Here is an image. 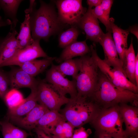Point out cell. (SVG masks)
<instances>
[{"label":"cell","mask_w":138,"mask_h":138,"mask_svg":"<svg viewBox=\"0 0 138 138\" xmlns=\"http://www.w3.org/2000/svg\"><path fill=\"white\" fill-rule=\"evenodd\" d=\"M9 81L8 74L0 70V98L3 100L9 90Z\"/></svg>","instance_id":"29"},{"label":"cell","mask_w":138,"mask_h":138,"mask_svg":"<svg viewBox=\"0 0 138 138\" xmlns=\"http://www.w3.org/2000/svg\"><path fill=\"white\" fill-rule=\"evenodd\" d=\"M37 87L31 89L29 95L24 98L22 102L16 108L8 110V117L10 120L24 117L38 104L37 97Z\"/></svg>","instance_id":"15"},{"label":"cell","mask_w":138,"mask_h":138,"mask_svg":"<svg viewBox=\"0 0 138 138\" xmlns=\"http://www.w3.org/2000/svg\"><path fill=\"white\" fill-rule=\"evenodd\" d=\"M4 38L2 39L0 38V47L2 43V42L4 39Z\"/></svg>","instance_id":"40"},{"label":"cell","mask_w":138,"mask_h":138,"mask_svg":"<svg viewBox=\"0 0 138 138\" xmlns=\"http://www.w3.org/2000/svg\"><path fill=\"white\" fill-rule=\"evenodd\" d=\"M80 68L76 79L77 96L90 98L97 85L99 69L91 56L87 54L81 56Z\"/></svg>","instance_id":"5"},{"label":"cell","mask_w":138,"mask_h":138,"mask_svg":"<svg viewBox=\"0 0 138 138\" xmlns=\"http://www.w3.org/2000/svg\"><path fill=\"white\" fill-rule=\"evenodd\" d=\"M9 32L7 36L4 38L0 47V50L6 49L19 48L18 41L16 37L18 33L14 29Z\"/></svg>","instance_id":"27"},{"label":"cell","mask_w":138,"mask_h":138,"mask_svg":"<svg viewBox=\"0 0 138 138\" xmlns=\"http://www.w3.org/2000/svg\"><path fill=\"white\" fill-rule=\"evenodd\" d=\"M56 57L45 58L41 60L34 59L19 65L21 69L33 77L43 72L51 64Z\"/></svg>","instance_id":"19"},{"label":"cell","mask_w":138,"mask_h":138,"mask_svg":"<svg viewBox=\"0 0 138 138\" xmlns=\"http://www.w3.org/2000/svg\"><path fill=\"white\" fill-rule=\"evenodd\" d=\"M90 123L95 130L98 136L126 138L119 105L100 109Z\"/></svg>","instance_id":"4"},{"label":"cell","mask_w":138,"mask_h":138,"mask_svg":"<svg viewBox=\"0 0 138 138\" xmlns=\"http://www.w3.org/2000/svg\"><path fill=\"white\" fill-rule=\"evenodd\" d=\"M21 93L17 89H11L9 90L4 98L8 109H14L18 106L24 99Z\"/></svg>","instance_id":"25"},{"label":"cell","mask_w":138,"mask_h":138,"mask_svg":"<svg viewBox=\"0 0 138 138\" xmlns=\"http://www.w3.org/2000/svg\"><path fill=\"white\" fill-rule=\"evenodd\" d=\"M0 124L3 138H27L30 135L8 121H1Z\"/></svg>","instance_id":"23"},{"label":"cell","mask_w":138,"mask_h":138,"mask_svg":"<svg viewBox=\"0 0 138 138\" xmlns=\"http://www.w3.org/2000/svg\"><path fill=\"white\" fill-rule=\"evenodd\" d=\"M63 133L62 138H72L75 128L66 121L63 123Z\"/></svg>","instance_id":"30"},{"label":"cell","mask_w":138,"mask_h":138,"mask_svg":"<svg viewBox=\"0 0 138 138\" xmlns=\"http://www.w3.org/2000/svg\"><path fill=\"white\" fill-rule=\"evenodd\" d=\"M11 21L9 19L5 20H0V27L11 25Z\"/></svg>","instance_id":"38"},{"label":"cell","mask_w":138,"mask_h":138,"mask_svg":"<svg viewBox=\"0 0 138 138\" xmlns=\"http://www.w3.org/2000/svg\"><path fill=\"white\" fill-rule=\"evenodd\" d=\"M92 9L88 8L77 25L85 32L86 40L98 43L105 33L100 27L98 20L92 14Z\"/></svg>","instance_id":"12"},{"label":"cell","mask_w":138,"mask_h":138,"mask_svg":"<svg viewBox=\"0 0 138 138\" xmlns=\"http://www.w3.org/2000/svg\"><path fill=\"white\" fill-rule=\"evenodd\" d=\"M55 4L58 18L64 25H77L87 10L83 6L81 0H58Z\"/></svg>","instance_id":"7"},{"label":"cell","mask_w":138,"mask_h":138,"mask_svg":"<svg viewBox=\"0 0 138 138\" xmlns=\"http://www.w3.org/2000/svg\"><path fill=\"white\" fill-rule=\"evenodd\" d=\"M91 52L90 47L87 45L86 40L83 41H76L64 48L58 57L55 60L58 63L78 56H82Z\"/></svg>","instance_id":"17"},{"label":"cell","mask_w":138,"mask_h":138,"mask_svg":"<svg viewBox=\"0 0 138 138\" xmlns=\"http://www.w3.org/2000/svg\"><path fill=\"white\" fill-rule=\"evenodd\" d=\"M22 0H0V9L3 10L6 16L11 19L10 31L15 28L18 22L17 14Z\"/></svg>","instance_id":"20"},{"label":"cell","mask_w":138,"mask_h":138,"mask_svg":"<svg viewBox=\"0 0 138 138\" xmlns=\"http://www.w3.org/2000/svg\"><path fill=\"white\" fill-rule=\"evenodd\" d=\"M8 75L11 89L27 87L31 89L37 86L38 79L35 78L20 68L12 69Z\"/></svg>","instance_id":"13"},{"label":"cell","mask_w":138,"mask_h":138,"mask_svg":"<svg viewBox=\"0 0 138 138\" xmlns=\"http://www.w3.org/2000/svg\"><path fill=\"white\" fill-rule=\"evenodd\" d=\"M39 8L36 9L34 0H30L29 7L25 11L30 16L31 35L34 40L46 41L60 32L64 25L60 21L54 6L51 4L39 1Z\"/></svg>","instance_id":"1"},{"label":"cell","mask_w":138,"mask_h":138,"mask_svg":"<svg viewBox=\"0 0 138 138\" xmlns=\"http://www.w3.org/2000/svg\"><path fill=\"white\" fill-rule=\"evenodd\" d=\"M97 138H113L112 137L105 136H98Z\"/></svg>","instance_id":"39"},{"label":"cell","mask_w":138,"mask_h":138,"mask_svg":"<svg viewBox=\"0 0 138 138\" xmlns=\"http://www.w3.org/2000/svg\"><path fill=\"white\" fill-rule=\"evenodd\" d=\"M102 1V0H87V3L88 8H92L93 7H95L100 5Z\"/></svg>","instance_id":"35"},{"label":"cell","mask_w":138,"mask_h":138,"mask_svg":"<svg viewBox=\"0 0 138 138\" xmlns=\"http://www.w3.org/2000/svg\"><path fill=\"white\" fill-rule=\"evenodd\" d=\"M40 41L34 40L31 45L23 49H19L12 58L2 64L0 67L12 65L19 66L38 57H49L41 47Z\"/></svg>","instance_id":"9"},{"label":"cell","mask_w":138,"mask_h":138,"mask_svg":"<svg viewBox=\"0 0 138 138\" xmlns=\"http://www.w3.org/2000/svg\"><path fill=\"white\" fill-rule=\"evenodd\" d=\"M80 66L81 60L79 58L66 60L56 66L64 76H71L73 79L75 80L80 71Z\"/></svg>","instance_id":"22"},{"label":"cell","mask_w":138,"mask_h":138,"mask_svg":"<svg viewBox=\"0 0 138 138\" xmlns=\"http://www.w3.org/2000/svg\"><path fill=\"white\" fill-rule=\"evenodd\" d=\"M113 2L112 0H102L100 5L104 13L109 19L110 18V14Z\"/></svg>","instance_id":"32"},{"label":"cell","mask_w":138,"mask_h":138,"mask_svg":"<svg viewBox=\"0 0 138 138\" xmlns=\"http://www.w3.org/2000/svg\"><path fill=\"white\" fill-rule=\"evenodd\" d=\"M90 131L83 126L77 128L74 130L72 138H88Z\"/></svg>","instance_id":"31"},{"label":"cell","mask_w":138,"mask_h":138,"mask_svg":"<svg viewBox=\"0 0 138 138\" xmlns=\"http://www.w3.org/2000/svg\"><path fill=\"white\" fill-rule=\"evenodd\" d=\"M79 34L78 30L75 26L62 32L59 35L58 41L59 47L63 48L77 41Z\"/></svg>","instance_id":"24"},{"label":"cell","mask_w":138,"mask_h":138,"mask_svg":"<svg viewBox=\"0 0 138 138\" xmlns=\"http://www.w3.org/2000/svg\"><path fill=\"white\" fill-rule=\"evenodd\" d=\"M128 32L134 34L138 40V28L137 25L130 27L126 29Z\"/></svg>","instance_id":"36"},{"label":"cell","mask_w":138,"mask_h":138,"mask_svg":"<svg viewBox=\"0 0 138 138\" xmlns=\"http://www.w3.org/2000/svg\"><path fill=\"white\" fill-rule=\"evenodd\" d=\"M111 34L108 32L104 33L99 42L104 51V59L103 60L109 66L123 73L122 64L119 59Z\"/></svg>","instance_id":"11"},{"label":"cell","mask_w":138,"mask_h":138,"mask_svg":"<svg viewBox=\"0 0 138 138\" xmlns=\"http://www.w3.org/2000/svg\"><path fill=\"white\" fill-rule=\"evenodd\" d=\"M38 80L37 88L38 102L49 110L59 111L63 105L68 102L70 98L62 94L53 85L43 79Z\"/></svg>","instance_id":"6"},{"label":"cell","mask_w":138,"mask_h":138,"mask_svg":"<svg viewBox=\"0 0 138 138\" xmlns=\"http://www.w3.org/2000/svg\"><path fill=\"white\" fill-rule=\"evenodd\" d=\"M1 121H0V123H1Z\"/></svg>","instance_id":"41"},{"label":"cell","mask_w":138,"mask_h":138,"mask_svg":"<svg viewBox=\"0 0 138 138\" xmlns=\"http://www.w3.org/2000/svg\"><path fill=\"white\" fill-rule=\"evenodd\" d=\"M51 68L47 72L45 78L43 80L56 87L63 95H70L71 98L77 95L75 81L70 80L65 78L56 68V65L52 63Z\"/></svg>","instance_id":"8"},{"label":"cell","mask_w":138,"mask_h":138,"mask_svg":"<svg viewBox=\"0 0 138 138\" xmlns=\"http://www.w3.org/2000/svg\"><path fill=\"white\" fill-rule=\"evenodd\" d=\"M100 109L89 98L77 96L70 98L61 113L66 121L75 128H78L88 123L94 119Z\"/></svg>","instance_id":"3"},{"label":"cell","mask_w":138,"mask_h":138,"mask_svg":"<svg viewBox=\"0 0 138 138\" xmlns=\"http://www.w3.org/2000/svg\"><path fill=\"white\" fill-rule=\"evenodd\" d=\"M123 123L125 125L124 133L126 138H138V107L127 103L119 105Z\"/></svg>","instance_id":"10"},{"label":"cell","mask_w":138,"mask_h":138,"mask_svg":"<svg viewBox=\"0 0 138 138\" xmlns=\"http://www.w3.org/2000/svg\"><path fill=\"white\" fill-rule=\"evenodd\" d=\"M134 75L136 86L138 87V53L136 56Z\"/></svg>","instance_id":"37"},{"label":"cell","mask_w":138,"mask_h":138,"mask_svg":"<svg viewBox=\"0 0 138 138\" xmlns=\"http://www.w3.org/2000/svg\"><path fill=\"white\" fill-rule=\"evenodd\" d=\"M61 122L56 126L51 136L52 138H62L63 133V123Z\"/></svg>","instance_id":"33"},{"label":"cell","mask_w":138,"mask_h":138,"mask_svg":"<svg viewBox=\"0 0 138 138\" xmlns=\"http://www.w3.org/2000/svg\"><path fill=\"white\" fill-rule=\"evenodd\" d=\"M49 110L45 106L38 103L25 116L12 121L26 129H34L39 120Z\"/></svg>","instance_id":"16"},{"label":"cell","mask_w":138,"mask_h":138,"mask_svg":"<svg viewBox=\"0 0 138 138\" xmlns=\"http://www.w3.org/2000/svg\"><path fill=\"white\" fill-rule=\"evenodd\" d=\"M125 57L126 62L123 69V73L129 80L137 86L134 75L136 56L132 38L129 47L125 52Z\"/></svg>","instance_id":"21"},{"label":"cell","mask_w":138,"mask_h":138,"mask_svg":"<svg viewBox=\"0 0 138 138\" xmlns=\"http://www.w3.org/2000/svg\"><path fill=\"white\" fill-rule=\"evenodd\" d=\"M91 12L93 15L104 25L107 32L112 33L110 19H108L105 15L100 5L92 9Z\"/></svg>","instance_id":"28"},{"label":"cell","mask_w":138,"mask_h":138,"mask_svg":"<svg viewBox=\"0 0 138 138\" xmlns=\"http://www.w3.org/2000/svg\"><path fill=\"white\" fill-rule=\"evenodd\" d=\"M100 109L118 106L122 103H131L138 107V94L116 88L99 70L97 84L91 97L89 98Z\"/></svg>","instance_id":"2"},{"label":"cell","mask_w":138,"mask_h":138,"mask_svg":"<svg viewBox=\"0 0 138 138\" xmlns=\"http://www.w3.org/2000/svg\"><path fill=\"white\" fill-rule=\"evenodd\" d=\"M63 121H66L59 111L49 110L39 120L35 128L42 130L51 136L57 125Z\"/></svg>","instance_id":"18"},{"label":"cell","mask_w":138,"mask_h":138,"mask_svg":"<svg viewBox=\"0 0 138 138\" xmlns=\"http://www.w3.org/2000/svg\"><path fill=\"white\" fill-rule=\"evenodd\" d=\"M34 130L37 135V138H52L50 136L46 134L43 131L38 128H36Z\"/></svg>","instance_id":"34"},{"label":"cell","mask_w":138,"mask_h":138,"mask_svg":"<svg viewBox=\"0 0 138 138\" xmlns=\"http://www.w3.org/2000/svg\"><path fill=\"white\" fill-rule=\"evenodd\" d=\"M16 39L18 41L22 40H32L30 25V16L28 14H26L25 19L21 23L19 33Z\"/></svg>","instance_id":"26"},{"label":"cell","mask_w":138,"mask_h":138,"mask_svg":"<svg viewBox=\"0 0 138 138\" xmlns=\"http://www.w3.org/2000/svg\"><path fill=\"white\" fill-rule=\"evenodd\" d=\"M110 21L112 38L119 59L122 64L123 70L126 62L125 52L128 49L127 39L129 32L127 30L123 29L114 24V19L113 18H110Z\"/></svg>","instance_id":"14"}]
</instances>
